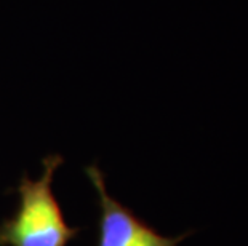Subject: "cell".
<instances>
[{
	"instance_id": "obj_1",
	"label": "cell",
	"mask_w": 248,
	"mask_h": 246,
	"mask_svg": "<svg viewBox=\"0 0 248 246\" xmlns=\"http://www.w3.org/2000/svg\"><path fill=\"white\" fill-rule=\"evenodd\" d=\"M61 155H46L40 179L28 174L16 187L18 206L12 217L0 224V246H67L80 229L67 226L51 184Z\"/></svg>"
},
{
	"instance_id": "obj_2",
	"label": "cell",
	"mask_w": 248,
	"mask_h": 246,
	"mask_svg": "<svg viewBox=\"0 0 248 246\" xmlns=\"http://www.w3.org/2000/svg\"><path fill=\"white\" fill-rule=\"evenodd\" d=\"M85 173L93 182L99 198L101 214L98 221L96 246H179L184 238L189 237V232L173 238L163 237L130 208L109 195L104 174L96 165L88 166Z\"/></svg>"
}]
</instances>
